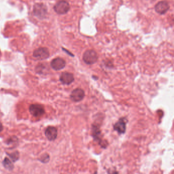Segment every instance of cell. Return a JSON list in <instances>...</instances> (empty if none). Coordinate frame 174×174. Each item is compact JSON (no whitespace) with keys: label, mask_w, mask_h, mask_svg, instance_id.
I'll return each instance as SVG.
<instances>
[{"label":"cell","mask_w":174,"mask_h":174,"mask_svg":"<svg viewBox=\"0 0 174 174\" xmlns=\"http://www.w3.org/2000/svg\"><path fill=\"white\" fill-rule=\"evenodd\" d=\"M65 61L61 58H55L51 62V66L56 71H59L64 69L65 67Z\"/></svg>","instance_id":"ba28073f"},{"label":"cell","mask_w":174,"mask_h":174,"mask_svg":"<svg viewBox=\"0 0 174 174\" xmlns=\"http://www.w3.org/2000/svg\"><path fill=\"white\" fill-rule=\"evenodd\" d=\"M3 130V126L2 123L0 122V132L2 131Z\"/></svg>","instance_id":"2e32d148"},{"label":"cell","mask_w":174,"mask_h":174,"mask_svg":"<svg viewBox=\"0 0 174 174\" xmlns=\"http://www.w3.org/2000/svg\"><path fill=\"white\" fill-rule=\"evenodd\" d=\"M6 154L11 158V160H12V161H13V163L18 161L20 158V153L18 151H15L13 152L10 153L6 152Z\"/></svg>","instance_id":"4fadbf2b"},{"label":"cell","mask_w":174,"mask_h":174,"mask_svg":"<svg viewBox=\"0 0 174 174\" xmlns=\"http://www.w3.org/2000/svg\"><path fill=\"white\" fill-rule=\"evenodd\" d=\"M54 9L58 14H65L69 11L70 6L67 1L60 0L55 5Z\"/></svg>","instance_id":"3957f363"},{"label":"cell","mask_w":174,"mask_h":174,"mask_svg":"<svg viewBox=\"0 0 174 174\" xmlns=\"http://www.w3.org/2000/svg\"><path fill=\"white\" fill-rule=\"evenodd\" d=\"M2 163H3L4 167L9 171H12L14 169V164H13L12 162L7 157H6L4 159Z\"/></svg>","instance_id":"7c38bea8"},{"label":"cell","mask_w":174,"mask_h":174,"mask_svg":"<svg viewBox=\"0 0 174 174\" xmlns=\"http://www.w3.org/2000/svg\"><path fill=\"white\" fill-rule=\"evenodd\" d=\"M112 174H119V173H118V172H114L112 173Z\"/></svg>","instance_id":"e0dca14e"},{"label":"cell","mask_w":174,"mask_h":174,"mask_svg":"<svg viewBox=\"0 0 174 174\" xmlns=\"http://www.w3.org/2000/svg\"><path fill=\"white\" fill-rule=\"evenodd\" d=\"M150 1H155V0H150Z\"/></svg>","instance_id":"ac0fdd59"},{"label":"cell","mask_w":174,"mask_h":174,"mask_svg":"<svg viewBox=\"0 0 174 174\" xmlns=\"http://www.w3.org/2000/svg\"><path fill=\"white\" fill-rule=\"evenodd\" d=\"M30 113L35 117H41L45 112L44 107L41 104H31L29 107Z\"/></svg>","instance_id":"5b68a950"},{"label":"cell","mask_w":174,"mask_h":174,"mask_svg":"<svg viewBox=\"0 0 174 174\" xmlns=\"http://www.w3.org/2000/svg\"><path fill=\"white\" fill-rule=\"evenodd\" d=\"M50 155L48 153H44L41 155V157L38 158L39 161L44 163H47L50 161Z\"/></svg>","instance_id":"9a60e30c"},{"label":"cell","mask_w":174,"mask_h":174,"mask_svg":"<svg viewBox=\"0 0 174 174\" xmlns=\"http://www.w3.org/2000/svg\"><path fill=\"white\" fill-rule=\"evenodd\" d=\"M44 134L48 140L50 141H53L57 138L58 134L57 128L53 126H49L46 128Z\"/></svg>","instance_id":"30bf717a"},{"label":"cell","mask_w":174,"mask_h":174,"mask_svg":"<svg viewBox=\"0 0 174 174\" xmlns=\"http://www.w3.org/2000/svg\"><path fill=\"white\" fill-rule=\"evenodd\" d=\"M126 120L124 118H120L113 126V129L119 134H124L126 129Z\"/></svg>","instance_id":"8fae6325"},{"label":"cell","mask_w":174,"mask_h":174,"mask_svg":"<svg viewBox=\"0 0 174 174\" xmlns=\"http://www.w3.org/2000/svg\"><path fill=\"white\" fill-rule=\"evenodd\" d=\"M34 15L39 19L46 18L48 13L47 7L43 3H36L33 6Z\"/></svg>","instance_id":"6da1fadb"},{"label":"cell","mask_w":174,"mask_h":174,"mask_svg":"<svg viewBox=\"0 0 174 174\" xmlns=\"http://www.w3.org/2000/svg\"><path fill=\"white\" fill-rule=\"evenodd\" d=\"M98 60V54L94 50H87L83 54V60L86 64L92 65L96 63Z\"/></svg>","instance_id":"7a4b0ae2"},{"label":"cell","mask_w":174,"mask_h":174,"mask_svg":"<svg viewBox=\"0 0 174 174\" xmlns=\"http://www.w3.org/2000/svg\"><path fill=\"white\" fill-rule=\"evenodd\" d=\"M33 56L40 60L47 59L50 56L49 49L46 47H39L34 50L33 52Z\"/></svg>","instance_id":"277c9868"},{"label":"cell","mask_w":174,"mask_h":174,"mask_svg":"<svg viewBox=\"0 0 174 174\" xmlns=\"http://www.w3.org/2000/svg\"><path fill=\"white\" fill-rule=\"evenodd\" d=\"M59 80L62 84L69 85L74 81V77L73 74L70 72H64L61 74Z\"/></svg>","instance_id":"9c48e42d"},{"label":"cell","mask_w":174,"mask_h":174,"mask_svg":"<svg viewBox=\"0 0 174 174\" xmlns=\"http://www.w3.org/2000/svg\"><path fill=\"white\" fill-rule=\"evenodd\" d=\"M85 92L81 88H76L74 90L70 95L71 99L74 102H79L84 97Z\"/></svg>","instance_id":"8992f818"},{"label":"cell","mask_w":174,"mask_h":174,"mask_svg":"<svg viewBox=\"0 0 174 174\" xmlns=\"http://www.w3.org/2000/svg\"><path fill=\"white\" fill-rule=\"evenodd\" d=\"M18 138L15 136H12L7 140L6 143L8 145H15L18 143Z\"/></svg>","instance_id":"5bb4252c"},{"label":"cell","mask_w":174,"mask_h":174,"mask_svg":"<svg viewBox=\"0 0 174 174\" xmlns=\"http://www.w3.org/2000/svg\"><path fill=\"white\" fill-rule=\"evenodd\" d=\"M169 5L166 1H161L156 4L155 10L159 14H164L169 10Z\"/></svg>","instance_id":"52a82bcc"}]
</instances>
